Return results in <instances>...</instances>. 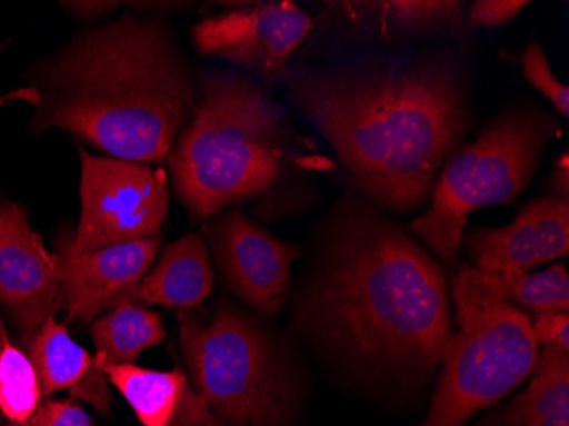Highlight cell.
Returning a JSON list of instances; mask_svg holds the SVG:
<instances>
[{"label":"cell","instance_id":"6da1fadb","mask_svg":"<svg viewBox=\"0 0 569 426\" xmlns=\"http://www.w3.org/2000/svg\"><path fill=\"white\" fill-rule=\"evenodd\" d=\"M297 323L357 371L421 380L452 338L442 268L372 201L332 211Z\"/></svg>","mask_w":569,"mask_h":426},{"label":"cell","instance_id":"7a4b0ae2","mask_svg":"<svg viewBox=\"0 0 569 426\" xmlns=\"http://www.w3.org/2000/svg\"><path fill=\"white\" fill-rule=\"evenodd\" d=\"M284 81L355 188L386 210L421 207L468 131V89L447 56L358 60Z\"/></svg>","mask_w":569,"mask_h":426},{"label":"cell","instance_id":"3957f363","mask_svg":"<svg viewBox=\"0 0 569 426\" xmlns=\"http://www.w3.org/2000/svg\"><path fill=\"white\" fill-rule=\"evenodd\" d=\"M37 77L34 128H62L142 165L168 159L198 102L171 31L149 19H117L77 37Z\"/></svg>","mask_w":569,"mask_h":426},{"label":"cell","instance_id":"277c9868","mask_svg":"<svg viewBox=\"0 0 569 426\" xmlns=\"http://www.w3.org/2000/svg\"><path fill=\"white\" fill-rule=\"evenodd\" d=\"M290 157L292 131L280 106L248 77L207 70L168 161L181 204L207 219L273 188Z\"/></svg>","mask_w":569,"mask_h":426},{"label":"cell","instance_id":"5b68a950","mask_svg":"<svg viewBox=\"0 0 569 426\" xmlns=\"http://www.w3.org/2000/svg\"><path fill=\"white\" fill-rule=\"evenodd\" d=\"M452 299L459 329L446 346L442 374L420 426H466L479 409L520 386L539 358L529 314L495 296L472 266L453 275Z\"/></svg>","mask_w":569,"mask_h":426},{"label":"cell","instance_id":"8992f818","mask_svg":"<svg viewBox=\"0 0 569 426\" xmlns=\"http://www.w3.org/2000/svg\"><path fill=\"white\" fill-rule=\"evenodd\" d=\"M188 379L220 426H281L293 405L292 376L254 317L220 306L203 319L178 310Z\"/></svg>","mask_w":569,"mask_h":426},{"label":"cell","instance_id":"52a82bcc","mask_svg":"<svg viewBox=\"0 0 569 426\" xmlns=\"http://www.w3.org/2000/svg\"><path fill=\"white\" fill-rule=\"evenodd\" d=\"M559 128L555 118L532 108L498 117L472 146L447 159L431 190L430 208L409 224L408 232L446 261L456 259L472 211L510 204L522 195Z\"/></svg>","mask_w":569,"mask_h":426},{"label":"cell","instance_id":"ba28073f","mask_svg":"<svg viewBox=\"0 0 569 426\" xmlns=\"http://www.w3.org/2000/svg\"><path fill=\"white\" fill-rule=\"evenodd\" d=\"M81 156V220L69 232L76 251H94L123 242L152 239L168 216L166 169L117 157Z\"/></svg>","mask_w":569,"mask_h":426},{"label":"cell","instance_id":"9c48e42d","mask_svg":"<svg viewBox=\"0 0 569 426\" xmlns=\"http://www.w3.org/2000/svg\"><path fill=\"white\" fill-rule=\"evenodd\" d=\"M315 26V19L293 2H268L204 18L193 28L201 56L258 73L268 82L289 76L290 57Z\"/></svg>","mask_w":569,"mask_h":426},{"label":"cell","instance_id":"30bf717a","mask_svg":"<svg viewBox=\"0 0 569 426\" xmlns=\"http://www.w3.org/2000/svg\"><path fill=\"white\" fill-rule=\"evenodd\" d=\"M204 234L226 287L256 313L273 317L283 306L300 249L281 242L239 210L216 214Z\"/></svg>","mask_w":569,"mask_h":426},{"label":"cell","instance_id":"8fae6325","mask_svg":"<svg viewBox=\"0 0 569 426\" xmlns=\"http://www.w3.org/2000/svg\"><path fill=\"white\" fill-rule=\"evenodd\" d=\"M0 307L28 341L62 309L57 256L44 248L22 205L0 204Z\"/></svg>","mask_w":569,"mask_h":426},{"label":"cell","instance_id":"7c38bea8","mask_svg":"<svg viewBox=\"0 0 569 426\" xmlns=\"http://www.w3.org/2000/svg\"><path fill=\"white\" fill-rule=\"evenodd\" d=\"M159 248L158 236L94 251H76L69 234L60 236L57 278L67 316L86 325L118 304L132 300Z\"/></svg>","mask_w":569,"mask_h":426},{"label":"cell","instance_id":"4fadbf2b","mask_svg":"<svg viewBox=\"0 0 569 426\" xmlns=\"http://www.w3.org/2000/svg\"><path fill=\"white\" fill-rule=\"evenodd\" d=\"M476 270L482 275L529 274L536 266L569 251V198L540 197L520 208L507 227L469 229L463 234Z\"/></svg>","mask_w":569,"mask_h":426},{"label":"cell","instance_id":"5bb4252c","mask_svg":"<svg viewBox=\"0 0 569 426\" xmlns=\"http://www.w3.org/2000/svg\"><path fill=\"white\" fill-rule=\"evenodd\" d=\"M26 355L37 371L41 399L67 390L72 399L88 403L102 416L111 415L113 396L104 368L73 341L66 325L48 319L28 341Z\"/></svg>","mask_w":569,"mask_h":426},{"label":"cell","instance_id":"9a60e30c","mask_svg":"<svg viewBox=\"0 0 569 426\" xmlns=\"http://www.w3.org/2000/svg\"><path fill=\"white\" fill-rule=\"evenodd\" d=\"M104 370L142 426H220L178 365L168 371L136 364Z\"/></svg>","mask_w":569,"mask_h":426},{"label":"cell","instance_id":"2e32d148","mask_svg":"<svg viewBox=\"0 0 569 426\" xmlns=\"http://www.w3.org/2000/svg\"><path fill=\"white\" fill-rule=\"evenodd\" d=\"M212 290L209 249L198 234H188L164 246L153 270L147 271L137 287L132 303L178 310L194 309Z\"/></svg>","mask_w":569,"mask_h":426},{"label":"cell","instance_id":"e0dca14e","mask_svg":"<svg viewBox=\"0 0 569 426\" xmlns=\"http://www.w3.org/2000/svg\"><path fill=\"white\" fill-rule=\"evenodd\" d=\"M505 426H569V354L542 348L529 387L505 412Z\"/></svg>","mask_w":569,"mask_h":426},{"label":"cell","instance_id":"ac0fdd59","mask_svg":"<svg viewBox=\"0 0 569 426\" xmlns=\"http://www.w3.org/2000/svg\"><path fill=\"white\" fill-rule=\"evenodd\" d=\"M91 338L98 350L96 361L107 368L136 364L142 351L164 341L166 328L158 313L124 300L99 317L92 325Z\"/></svg>","mask_w":569,"mask_h":426},{"label":"cell","instance_id":"d6986e66","mask_svg":"<svg viewBox=\"0 0 569 426\" xmlns=\"http://www.w3.org/2000/svg\"><path fill=\"white\" fill-rule=\"evenodd\" d=\"M343 6L391 37L452 30L463 21L462 2L456 0H382Z\"/></svg>","mask_w":569,"mask_h":426},{"label":"cell","instance_id":"ffe728a7","mask_svg":"<svg viewBox=\"0 0 569 426\" xmlns=\"http://www.w3.org/2000/svg\"><path fill=\"white\" fill-rule=\"evenodd\" d=\"M479 275L495 296L511 306L526 307L536 314L568 313L569 277L562 265L539 274Z\"/></svg>","mask_w":569,"mask_h":426},{"label":"cell","instance_id":"44dd1931","mask_svg":"<svg viewBox=\"0 0 569 426\" xmlns=\"http://www.w3.org/2000/svg\"><path fill=\"white\" fill-rule=\"evenodd\" d=\"M0 416L9 426L24 425L41 403L37 371L21 348L12 345L0 325Z\"/></svg>","mask_w":569,"mask_h":426},{"label":"cell","instance_id":"7402d4cb","mask_svg":"<svg viewBox=\"0 0 569 426\" xmlns=\"http://www.w3.org/2000/svg\"><path fill=\"white\" fill-rule=\"evenodd\" d=\"M508 57L513 59L515 62H519L523 69V77L532 88L537 91L542 92L549 101L555 106L561 117H568L569 115V89L568 86L562 85L556 79L552 73L551 66H549L548 57H546L545 50L537 43L536 40L530 41L527 44L526 50L517 57Z\"/></svg>","mask_w":569,"mask_h":426},{"label":"cell","instance_id":"603a6c76","mask_svg":"<svg viewBox=\"0 0 569 426\" xmlns=\"http://www.w3.org/2000/svg\"><path fill=\"white\" fill-rule=\"evenodd\" d=\"M19 426H96L73 399H41L34 415Z\"/></svg>","mask_w":569,"mask_h":426},{"label":"cell","instance_id":"cb8c5ba5","mask_svg":"<svg viewBox=\"0 0 569 426\" xmlns=\"http://www.w3.org/2000/svg\"><path fill=\"white\" fill-rule=\"evenodd\" d=\"M527 6H529L527 0H478L469 9L468 22L471 26H485V28L507 24Z\"/></svg>","mask_w":569,"mask_h":426},{"label":"cell","instance_id":"d4e9b609","mask_svg":"<svg viewBox=\"0 0 569 426\" xmlns=\"http://www.w3.org/2000/svg\"><path fill=\"white\" fill-rule=\"evenodd\" d=\"M532 331L537 345L551 346L569 354V316L568 313L536 314Z\"/></svg>","mask_w":569,"mask_h":426},{"label":"cell","instance_id":"484cf974","mask_svg":"<svg viewBox=\"0 0 569 426\" xmlns=\"http://www.w3.org/2000/svg\"><path fill=\"white\" fill-rule=\"evenodd\" d=\"M569 176H568V157L562 156V166H558L555 176H552V188L559 197L569 198Z\"/></svg>","mask_w":569,"mask_h":426},{"label":"cell","instance_id":"4316f807","mask_svg":"<svg viewBox=\"0 0 569 426\" xmlns=\"http://www.w3.org/2000/svg\"><path fill=\"white\" fill-rule=\"evenodd\" d=\"M70 9L76 12L77 16L89 14L91 18L94 16L102 14V12L110 11L113 8V4H108V2H82V4H76V2H70Z\"/></svg>","mask_w":569,"mask_h":426},{"label":"cell","instance_id":"83f0119b","mask_svg":"<svg viewBox=\"0 0 569 426\" xmlns=\"http://www.w3.org/2000/svg\"><path fill=\"white\" fill-rule=\"evenodd\" d=\"M0 350H2V339H0Z\"/></svg>","mask_w":569,"mask_h":426}]
</instances>
